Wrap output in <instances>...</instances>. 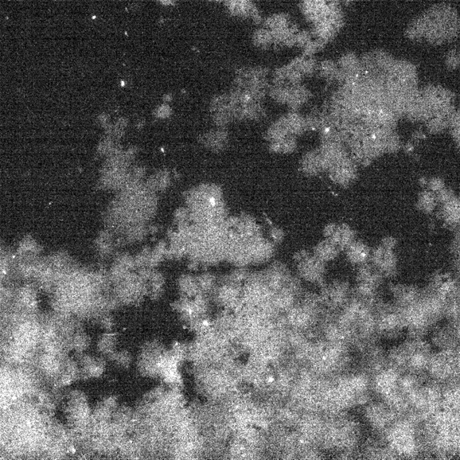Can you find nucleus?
I'll use <instances>...</instances> for the list:
<instances>
[{
	"label": "nucleus",
	"instance_id": "f257e3e1",
	"mask_svg": "<svg viewBox=\"0 0 460 460\" xmlns=\"http://www.w3.org/2000/svg\"><path fill=\"white\" fill-rule=\"evenodd\" d=\"M410 26L420 41H426L436 45L446 44L459 36V13L450 3H438L418 15Z\"/></svg>",
	"mask_w": 460,
	"mask_h": 460
},
{
	"label": "nucleus",
	"instance_id": "f03ea898",
	"mask_svg": "<svg viewBox=\"0 0 460 460\" xmlns=\"http://www.w3.org/2000/svg\"><path fill=\"white\" fill-rule=\"evenodd\" d=\"M432 346L420 337L406 339L394 347L389 352V359L397 369L410 373L426 370L432 354Z\"/></svg>",
	"mask_w": 460,
	"mask_h": 460
},
{
	"label": "nucleus",
	"instance_id": "7ed1b4c3",
	"mask_svg": "<svg viewBox=\"0 0 460 460\" xmlns=\"http://www.w3.org/2000/svg\"><path fill=\"white\" fill-rule=\"evenodd\" d=\"M319 287V301L329 311H341L353 297L352 285L344 279L325 280Z\"/></svg>",
	"mask_w": 460,
	"mask_h": 460
},
{
	"label": "nucleus",
	"instance_id": "20e7f679",
	"mask_svg": "<svg viewBox=\"0 0 460 460\" xmlns=\"http://www.w3.org/2000/svg\"><path fill=\"white\" fill-rule=\"evenodd\" d=\"M374 322L381 335L387 338H399L407 331L403 313L394 303L378 306Z\"/></svg>",
	"mask_w": 460,
	"mask_h": 460
},
{
	"label": "nucleus",
	"instance_id": "39448f33",
	"mask_svg": "<svg viewBox=\"0 0 460 460\" xmlns=\"http://www.w3.org/2000/svg\"><path fill=\"white\" fill-rule=\"evenodd\" d=\"M357 268L354 290L358 298L364 300L375 299L385 278L369 262Z\"/></svg>",
	"mask_w": 460,
	"mask_h": 460
},
{
	"label": "nucleus",
	"instance_id": "423d86ee",
	"mask_svg": "<svg viewBox=\"0 0 460 460\" xmlns=\"http://www.w3.org/2000/svg\"><path fill=\"white\" fill-rule=\"evenodd\" d=\"M295 263L300 279L319 286L325 282L327 264L319 259L313 252H299L295 256Z\"/></svg>",
	"mask_w": 460,
	"mask_h": 460
},
{
	"label": "nucleus",
	"instance_id": "0eeeda50",
	"mask_svg": "<svg viewBox=\"0 0 460 460\" xmlns=\"http://www.w3.org/2000/svg\"><path fill=\"white\" fill-rule=\"evenodd\" d=\"M430 108L431 116L450 117L456 110L455 95L450 89L440 85H427L420 89Z\"/></svg>",
	"mask_w": 460,
	"mask_h": 460
},
{
	"label": "nucleus",
	"instance_id": "6e6552de",
	"mask_svg": "<svg viewBox=\"0 0 460 460\" xmlns=\"http://www.w3.org/2000/svg\"><path fill=\"white\" fill-rule=\"evenodd\" d=\"M459 364L457 350H438L432 353L426 370L435 379L447 380L457 373Z\"/></svg>",
	"mask_w": 460,
	"mask_h": 460
},
{
	"label": "nucleus",
	"instance_id": "1a4fd4ad",
	"mask_svg": "<svg viewBox=\"0 0 460 460\" xmlns=\"http://www.w3.org/2000/svg\"><path fill=\"white\" fill-rule=\"evenodd\" d=\"M358 165L350 154L342 159L326 171L335 185L346 189L354 185L358 178Z\"/></svg>",
	"mask_w": 460,
	"mask_h": 460
},
{
	"label": "nucleus",
	"instance_id": "9d476101",
	"mask_svg": "<svg viewBox=\"0 0 460 460\" xmlns=\"http://www.w3.org/2000/svg\"><path fill=\"white\" fill-rule=\"evenodd\" d=\"M369 263L380 271L385 279L394 278L398 271V259L395 250L381 245L372 249Z\"/></svg>",
	"mask_w": 460,
	"mask_h": 460
},
{
	"label": "nucleus",
	"instance_id": "9b49d317",
	"mask_svg": "<svg viewBox=\"0 0 460 460\" xmlns=\"http://www.w3.org/2000/svg\"><path fill=\"white\" fill-rule=\"evenodd\" d=\"M364 418L374 431H384L389 430L394 421L393 411L383 403L374 401L366 405L364 410Z\"/></svg>",
	"mask_w": 460,
	"mask_h": 460
},
{
	"label": "nucleus",
	"instance_id": "f8f14e48",
	"mask_svg": "<svg viewBox=\"0 0 460 460\" xmlns=\"http://www.w3.org/2000/svg\"><path fill=\"white\" fill-rule=\"evenodd\" d=\"M459 329L453 322L436 326L431 333V345L438 350H456L459 346Z\"/></svg>",
	"mask_w": 460,
	"mask_h": 460
},
{
	"label": "nucleus",
	"instance_id": "ddd939ff",
	"mask_svg": "<svg viewBox=\"0 0 460 460\" xmlns=\"http://www.w3.org/2000/svg\"><path fill=\"white\" fill-rule=\"evenodd\" d=\"M426 290L447 302L457 294V282L450 273L436 271L429 279Z\"/></svg>",
	"mask_w": 460,
	"mask_h": 460
},
{
	"label": "nucleus",
	"instance_id": "4468645a",
	"mask_svg": "<svg viewBox=\"0 0 460 460\" xmlns=\"http://www.w3.org/2000/svg\"><path fill=\"white\" fill-rule=\"evenodd\" d=\"M323 235L344 252L354 240L357 239V233L352 226L346 223H331L326 226Z\"/></svg>",
	"mask_w": 460,
	"mask_h": 460
},
{
	"label": "nucleus",
	"instance_id": "2eb2a0df",
	"mask_svg": "<svg viewBox=\"0 0 460 460\" xmlns=\"http://www.w3.org/2000/svg\"><path fill=\"white\" fill-rule=\"evenodd\" d=\"M391 294L394 305L400 310L415 305L419 302L422 295V291L415 285L411 284H391Z\"/></svg>",
	"mask_w": 460,
	"mask_h": 460
},
{
	"label": "nucleus",
	"instance_id": "dca6fc26",
	"mask_svg": "<svg viewBox=\"0 0 460 460\" xmlns=\"http://www.w3.org/2000/svg\"><path fill=\"white\" fill-rule=\"evenodd\" d=\"M66 415L70 422L76 424L84 423L87 420L89 408L87 396L83 393L73 391L70 394L66 405Z\"/></svg>",
	"mask_w": 460,
	"mask_h": 460
},
{
	"label": "nucleus",
	"instance_id": "f3484780",
	"mask_svg": "<svg viewBox=\"0 0 460 460\" xmlns=\"http://www.w3.org/2000/svg\"><path fill=\"white\" fill-rule=\"evenodd\" d=\"M318 150L322 155L323 163H324L326 173L334 164L350 154L346 144L337 141L322 142Z\"/></svg>",
	"mask_w": 460,
	"mask_h": 460
},
{
	"label": "nucleus",
	"instance_id": "a211bd4d",
	"mask_svg": "<svg viewBox=\"0 0 460 460\" xmlns=\"http://www.w3.org/2000/svg\"><path fill=\"white\" fill-rule=\"evenodd\" d=\"M300 171L306 177L315 178L326 173L324 163L318 149L310 150L303 156L300 161Z\"/></svg>",
	"mask_w": 460,
	"mask_h": 460
},
{
	"label": "nucleus",
	"instance_id": "6ab92c4d",
	"mask_svg": "<svg viewBox=\"0 0 460 460\" xmlns=\"http://www.w3.org/2000/svg\"><path fill=\"white\" fill-rule=\"evenodd\" d=\"M439 206L438 215L443 224L447 229H457L460 218L459 198L456 196L446 203Z\"/></svg>",
	"mask_w": 460,
	"mask_h": 460
},
{
	"label": "nucleus",
	"instance_id": "aec40b11",
	"mask_svg": "<svg viewBox=\"0 0 460 460\" xmlns=\"http://www.w3.org/2000/svg\"><path fill=\"white\" fill-rule=\"evenodd\" d=\"M372 249L364 240H354L344 251L346 259L353 266H360L361 264L369 262Z\"/></svg>",
	"mask_w": 460,
	"mask_h": 460
},
{
	"label": "nucleus",
	"instance_id": "412c9836",
	"mask_svg": "<svg viewBox=\"0 0 460 460\" xmlns=\"http://www.w3.org/2000/svg\"><path fill=\"white\" fill-rule=\"evenodd\" d=\"M79 365L80 375L89 378H99L104 372L105 364L103 359L89 356L87 354H80L77 361Z\"/></svg>",
	"mask_w": 460,
	"mask_h": 460
},
{
	"label": "nucleus",
	"instance_id": "4be33fe9",
	"mask_svg": "<svg viewBox=\"0 0 460 460\" xmlns=\"http://www.w3.org/2000/svg\"><path fill=\"white\" fill-rule=\"evenodd\" d=\"M311 92L309 89L301 84L289 85L286 105L292 111H298L300 108L305 106L311 99Z\"/></svg>",
	"mask_w": 460,
	"mask_h": 460
},
{
	"label": "nucleus",
	"instance_id": "5701e85b",
	"mask_svg": "<svg viewBox=\"0 0 460 460\" xmlns=\"http://www.w3.org/2000/svg\"><path fill=\"white\" fill-rule=\"evenodd\" d=\"M312 252L319 259H321L326 264H329L337 259L339 254H340L341 250L332 241L325 238L324 240L319 241L318 244L315 245Z\"/></svg>",
	"mask_w": 460,
	"mask_h": 460
},
{
	"label": "nucleus",
	"instance_id": "b1692460",
	"mask_svg": "<svg viewBox=\"0 0 460 460\" xmlns=\"http://www.w3.org/2000/svg\"><path fill=\"white\" fill-rule=\"evenodd\" d=\"M282 118L290 135L297 138L308 131L306 116L298 111H291Z\"/></svg>",
	"mask_w": 460,
	"mask_h": 460
},
{
	"label": "nucleus",
	"instance_id": "393cba45",
	"mask_svg": "<svg viewBox=\"0 0 460 460\" xmlns=\"http://www.w3.org/2000/svg\"><path fill=\"white\" fill-rule=\"evenodd\" d=\"M438 208L436 194L427 189H423L416 201V208L424 214H432Z\"/></svg>",
	"mask_w": 460,
	"mask_h": 460
},
{
	"label": "nucleus",
	"instance_id": "a878e982",
	"mask_svg": "<svg viewBox=\"0 0 460 460\" xmlns=\"http://www.w3.org/2000/svg\"><path fill=\"white\" fill-rule=\"evenodd\" d=\"M117 337L112 332H104L96 343V349L101 356L110 357L117 350Z\"/></svg>",
	"mask_w": 460,
	"mask_h": 460
},
{
	"label": "nucleus",
	"instance_id": "bb28decb",
	"mask_svg": "<svg viewBox=\"0 0 460 460\" xmlns=\"http://www.w3.org/2000/svg\"><path fill=\"white\" fill-rule=\"evenodd\" d=\"M317 73L327 83H334L337 82L339 73L338 64L333 60L322 61L318 64Z\"/></svg>",
	"mask_w": 460,
	"mask_h": 460
},
{
	"label": "nucleus",
	"instance_id": "cd10ccee",
	"mask_svg": "<svg viewBox=\"0 0 460 460\" xmlns=\"http://www.w3.org/2000/svg\"><path fill=\"white\" fill-rule=\"evenodd\" d=\"M455 112V111H454ZM451 117V116H450ZM450 117L433 115L424 122L428 134L438 135L448 130Z\"/></svg>",
	"mask_w": 460,
	"mask_h": 460
},
{
	"label": "nucleus",
	"instance_id": "c85d7f7f",
	"mask_svg": "<svg viewBox=\"0 0 460 460\" xmlns=\"http://www.w3.org/2000/svg\"><path fill=\"white\" fill-rule=\"evenodd\" d=\"M297 138L294 136H288L278 142L271 143L270 148L274 153L288 154L294 153L297 150Z\"/></svg>",
	"mask_w": 460,
	"mask_h": 460
},
{
	"label": "nucleus",
	"instance_id": "c756f323",
	"mask_svg": "<svg viewBox=\"0 0 460 460\" xmlns=\"http://www.w3.org/2000/svg\"><path fill=\"white\" fill-rule=\"evenodd\" d=\"M252 41L254 45L261 49H268L275 46L274 38L271 31L264 26L256 30Z\"/></svg>",
	"mask_w": 460,
	"mask_h": 460
},
{
	"label": "nucleus",
	"instance_id": "7c9ffc66",
	"mask_svg": "<svg viewBox=\"0 0 460 460\" xmlns=\"http://www.w3.org/2000/svg\"><path fill=\"white\" fill-rule=\"evenodd\" d=\"M227 142V136L223 130H217L210 132L204 138L205 145L210 149L221 150L225 146Z\"/></svg>",
	"mask_w": 460,
	"mask_h": 460
},
{
	"label": "nucleus",
	"instance_id": "2f4dec72",
	"mask_svg": "<svg viewBox=\"0 0 460 460\" xmlns=\"http://www.w3.org/2000/svg\"><path fill=\"white\" fill-rule=\"evenodd\" d=\"M385 154H395L403 149V143L396 130L389 131L384 138Z\"/></svg>",
	"mask_w": 460,
	"mask_h": 460
},
{
	"label": "nucleus",
	"instance_id": "473e14b6",
	"mask_svg": "<svg viewBox=\"0 0 460 460\" xmlns=\"http://www.w3.org/2000/svg\"><path fill=\"white\" fill-rule=\"evenodd\" d=\"M388 451L389 448L387 447L382 445V443L377 442V440L368 442L365 447L366 454L368 456L369 459H385L384 457L388 456Z\"/></svg>",
	"mask_w": 460,
	"mask_h": 460
},
{
	"label": "nucleus",
	"instance_id": "72a5a7b5",
	"mask_svg": "<svg viewBox=\"0 0 460 460\" xmlns=\"http://www.w3.org/2000/svg\"><path fill=\"white\" fill-rule=\"evenodd\" d=\"M448 130L450 131L452 138L459 146V111L456 109L453 115H451Z\"/></svg>",
	"mask_w": 460,
	"mask_h": 460
},
{
	"label": "nucleus",
	"instance_id": "f704fd0d",
	"mask_svg": "<svg viewBox=\"0 0 460 460\" xmlns=\"http://www.w3.org/2000/svg\"><path fill=\"white\" fill-rule=\"evenodd\" d=\"M112 361H114L116 365L122 366V368H127L131 364V356L130 353L124 352V350H116V352L112 354L110 357Z\"/></svg>",
	"mask_w": 460,
	"mask_h": 460
},
{
	"label": "nucleus",
	"instance_id": "c9c22d12",
	"mask_svg": "<svg viewBox=\"0 0 460 460\" xmlns=\"http://www.w3.org/2000/svg\"><path fill=\"white\" fill-rule=\"evenodd\" d=\"M89 345V338L85 333H77L73 338V349L79 354L85 353Z\"/></svg>",
	"mask_w": 460,
	"mask_h": 460
},
{
	"label": "nucleus",
	"instance_id": "e433bc0d",
	"mask_svg": "<svg viewBox=\"0 0 460 460\" xmlns=\"http://www.w3.org/2000/svg\"><path fill=\"white\" fill-rule=\"evenodd\" d=\"M447 68L451 71H455L459 67V52L457 49L450 50L445 60Z\"/></svg>",
	"mask_w": 460,
	"mask_h": 460
},
{
	"label": "nucleus",
	"instance_id": "4c0bfd02",
	"mask_svg": "<svg viewBox=\"0 0 460 460\" xmlns=\"http://www.w3.org/2000/svg\"><path fill=\"white\" fill-rule=\"evenodd\" d=\"M436 200H438V206L446 203L448 201H450L451 199H453L456 196L454 190L450 187H444L443 189L438 191V193H436Z\"/></svg>",
	"mask_w": 460,
	"mask_h": 460
},
{
	"label": "nucleus",
	"instance_id": "58836bf2",
	"mask_svg": "<svg viewBox=\"0 0 460 460\" xmlns=\"http://www.w3.org/2000/svg\"><path fill=\"white\" fill-rule=\"evenodd\" d=\"M446 186L444 179L440 177H432L427 179L426 188L433 193H438V191L443 189Z\"/></svg>",
	"mask_w": 460,
	"mask_h": 460
},
{
	"label": "nucleus",
	"instance_id": "ea45409f",
	"mask_svg": "<svg viewBox=\"0 0 460 460\" xmlns=\"http://www.w3.org/2000/svg\"><path fill=\"white\" fill-rule=\"evenodd\" d=\"M268 239H270L275 245H278L282 243L285 238V233L282 229L278 227H271L268 231Z\"/></svg>",
	"mask_w": 460,
	"mask_h": 460
},
{
	"label": "nucleus",
	"instance_id": "a19ab883",
	"mask_svg": "<svg viewBox=\"0 0 460 460\" xmlns=\"http://www.w3.org/2000/svg\"><path fill=\"white\" fill-rule=\"evenodd\" d=\"M100 326L104 332H112L115 329V321L110 315H106V317L101 319Z\"/></svg>",
	"mask_w": 460,
	"mask_h": 460
},
{
	"label": "nucleus",
	"instance_id": "79ce46f5",
	"mask_svg": "<svg viewBox=\"0 0 460 460\" xmlns=\"http://www.w3.org/2000/svg\"><path fill=\"white\" fill-rule=\"evenodd\" d=\"M381 245H383V247L389 249H393V250H396V247L397 245V240L396 239L395 237L393 236H387L384 237L383 240L381 241Z\"/></svg>",
	"mask_w": 460,
	"mask_h": 460
},
{
	"label": "nucleus",
	"instance_id": "37998d69",
	"mask_svg": "<svg viewBox=\"0 0 460 460\" xmlns=\"http://www.w3.org/2000/svg\"><path fill=\"white\" fill-rule=\"evenodd\" d=\"M426 138V134L423 131L419 130L416 131L415 134H412V141L415 144H418L420 142H422L423 140Z\"/></svg>",
	"mask_w": 460,
	"mask_h": 460
},
{
	"label": "nucleus",
	"instance_id": "c03bdc74",
	"mask_svg": "<svg viewBox=\"0 0 460 460\" xmlns=\"http://www.w3.org/2000/svg\"><path fill=\"white\" fill-rule=\"evenodd\" d=\"M450 251L452 253H454L455 256L459 255V233L457 236H455L452 244L450 245Z\"/></svg>",
	"mask_w": 460,
	"mask_h": 460
},
{
	"label": "nucleus",
	"instance_id": "a18cd8bd",
	"mask_svg": "<svg viewBox=\"0 0 460 460\" xmlns=\"http://www.w3.org/2000/svg\"><path fill=\"white\" fill-rule=\"evenodd\" d=\"M169 115H170L169 107L163 106L162 108L159 109L158 115L159 117H162V118H164V117L168 116Z\"/></svg>",
	"mask_w": 460,
	"mask_h": 460
},
{
	"label": "nucleus",
	"instance_id": "49530a36",
	"mask_svg": "<svg viewBox=\"0 0 460 460\" xmlns=\"http://www.w3.org/2000/svg\"><path fill=\"white\" fill-rule=\"evenodd\" d=\"M427 179L426 178H421L419 179V185L423 187V188H426V183H427Z\"/></svg>",
	"mask_w": 460,
	"mask_h": 460
}]
</instances>
